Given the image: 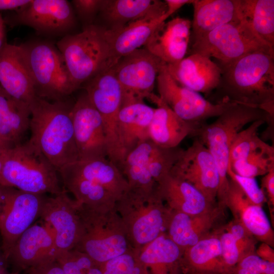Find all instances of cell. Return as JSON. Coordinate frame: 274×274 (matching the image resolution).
Listing matches in <instances>:
<instances>
[{
  "mask_svg": "<svg viewBox=\"0 0 274 274\" xmlns=\"http://www.w3.org/2000/svg\"><path fill=\"white\" fill-rule=\"evenodd\" d=\"M219 66L221 75L216 89L221 98L218 102L259 108L273 118L274 51H254Z\"/></svg>",
  "mask_w": 274,
  "mask_h": 274,
  "instance_id": "cell-1",
  "label": "cell"
},
{
  "mask_svg": "<svg viewBox=\"0 0 274 274\" xmlns=\"http://www.w3.org/2000/svg\"><path fill=\"white\" fill-rule=\"evenodd\" d=\"M73 105L67 99L50 102L37 96L29 105V140L57 171L78 160L71 115Z\"/></svg>",
  "mask_w": 274,
  "mask_h": 274,
  "instance_id": "cell-2",
  "label": "cell"
},
{
  "mask_svg": "<svg viewBox=\"0 0 274 274\" xmlns=\"http://www.w3.org/2000/svg\"><path fill=\"white\" fill-rule=\"evenodd\" d=\"M0 158V186L43 195L63 190L58 171L29 140L5 150Z\"/></svg>",
  "mask_w": 274,
  "mask_h": 274,
  "instance_id": "cell-3",
  "label": "cell"
},
{
  "mask_svg": "<svg viewBox=\"0 0 274 274\" xmlns=\"http://www.w3.org/2000/svg\"><path fill=\"white\" fill-rule=\"evenodd\" d=\"M56 46L75 91L101 70L111 68L110 30L107 27L87 26L78 33L62 37Z\"/></svg>",
  "mask_w": 274,
  "mask_h": 274,
  "instance_id": "cell-4",
  "label": "cell"
},
{
  "mask_svg": "<svg viewBox=\"0 0 274 274\" xmlns=\"http://www.w3.org/2000/svg\"><path fill=\"white\" fill-rule=\"evenodd\" d=\"M260 119L273 122L265 111L257 108L233 103L217 119L209 124H203L195 136L205 145L217 165L220 184L217 202L222 204L227 190L229 152L236 134L248 124Z\"/></svg>",
  "mask_w": 274,
  "mask_h": 274,
  "instance_id": "cell-5",
  "label": "cell"
},
{
  "mask_svg": "<svg viewBox=\"0 0 274 274\" xmlns=\"http://www.w3.org/2000/svg\"><path fill=\"white\" fill-rule=\"evenodd\" d=\"M21 45L25 52L36 96L51 101L67 99L75 91L57 46L43 41H31Z\"/></svg>",
  "mask_w": 274,
  "mask_h": 274,
  "instance_id": "cell-6",
  "label": "cell"
},
{
  "mask_svg": "<svg viewBox=\"0 0 274 274\" xmlns=\"http://www.w3.org/2000/svg\"><path fill=\"white\" fill-rule=\"evenodd\" d=\"M274 51L264 41L246 20L221 25L195 40L191 53L216 59L219 66L231 63L250 53Z\"/></svg>",
  "mask_w": 274,
  "mask_h": 274,
  "instance_id": "cell-7",
  "label": "cell"
},
{
  "mask_svg": "<svg viewBox=\"0 0 274 274\" xmlns=\"http://www.w3.org/2000/svg\"><path fill=\"white\" fill-rule=\"evenodd\" d=\"M83 85L102 119L108 146L107 158L118 166L122 161L117 133L118 117L122 103L121 86L111 67L101 70Z\"/></svg>",
  "mask_w": 274,
  "mask_h": 274,
  "instance_id": "cell-8",
  "label": "cell"
},
{
  "mask_svg": "<svg viewBox=\"0 0 274 274\" xmlns=\"http://www.w3.org/2000/svg\"><path fill=\"white\" fill-rule=\"evenodd\" d=\"M45 198L43 194L0 186L2 252L7 260L18 238L40 217Z\"/></svg>",
  "mask_w": 274,
  "mask_h": 274,
  "instance_id": "cell-9",
  "label": "cell"
},
{
  "mask_svg": "<svg viewBox=\"0 0 274 274\" xmlns=\"http://www.w3.org/2000/svg\"><path fill=\"white\" fill-rule=\"evenodd\" d=\"M159 97L180 118L198 127L210 118L218 117L233 103H213L199 93L177 83L168 73L166 64L157 78Z\"/></svg>",
  "mask_w": 274,
  "mask_h": 274,
  "instance_id": "cell-10",
  "label": "cell"
},
{
  "mask_svg": "<svg viewBox=\"0 0 274 274\" xmlns=\"http://www.w3.org/2000/svg\"><path fill=\"white\" fill-rule=\"evenodd\" d=\"M164 64L144 47L121 58L111 68L122 88V105L147 98Z\"/></svg>",
  "mask_w": 274,
  "mask_h": 274,
  "instance_id": "cell-11",
  "label": "cell"
},
{
  "mask_svg": "<svg viewBox=\"0 0 274 274\" xmlns=\"http://www.w3.org/2000/svg\"><path fill=\"white\" fill-rule=\"evenodd\" d=\"M13 26L23 25L46 36L71 34L76 24L71 3L66 0H30L10 19Z\"/></svg>",
  "mask_w": 274,
  "mask_h": 274,
  "instance_id": "cell-12",
  "label": "cell"
},
{
  "mask_svg": "<svg viewBox=\"0 0 274 274\" xmlns=\"http://www.w3.org/2000/svg\"><path fill=\"white\" fill-rule=\"evenodd\" d=\"M170 173L189 183L211 203L217 202L219 173L211 154L198 139L183 150Z\"/></svg>",
  "mask_w": 274,
  "mask_h": 274,
  "instance_id": "cell-13",
  "label": "cell"
},
{
  "mask_svg": "<svg viewBox=\"0 0 274 274\" xmlns=\"http://www.w3.org/2000/svg\"><path fill=\"white\" fill-rule=\"evenodd\" d=\"M71 115L78 160L107 158L102 119L85 91L73 104Z\"/></svg>",
  "mask_w": 274,
  "mask_h": 274,
  "instance_id": "cell-14",
  "label": "cell"
},
{
  "mask_svg": "<svg viewBox=\"0 0 274 274\" xmlns=\"http://www.w3.org/2000/svg\"><path fill=\"white\" fill-rule=\"evenodd\" d=\"M76 206L64 188L60 193L44 199L39 217L54 239L57 256L71 250L78 240L80 231L74 213Z\"/></svg>",
  "mask_w": 274,
  "mask_h": 274,
  "instance_id": "cell-15",
  "label": "cell"
},
{
  "mask_svg": "<svg viewBox=\"0 0 274 274\" xmlns=\"http://www.w3.org/2000/svg\"><path fill=\"white\" fill-rule=\"evenodd\" d=\"M0 87L11 96L29 106L37 96L22 46L5 42L0 48Z\"/></svg>",
  "mask_w": 274,
  "mask_h": 274,
  "instance_id": "cell-16",
  "label": "cell"
},
{
  "mask_svg": "<svg viewBox=\"0 0 274 274\" xmlns=\"http://www.w3.org/2000/svg\"><path fill=\"white\" fill-rule=\"evenodd\" d=\"M56 247L50 233L42 224H35L18 238L7 260L12 271L21 273L30 267L56 260Z\"/></svg>",
  "mask_w": 274,
  "mask_h": 274,
  "instance_id": "cell-17",
  "label": "cell"
},
{
  "mask_svg": "<svg viewBox=\"0 0 274 274\" xmlns=\"http://www.w3.org/2000/svg\"><path fill=\"white\" fill-rule=\"evenodd\" d=\"M192 22L187 18L175 17L160 23L144 48L166 64L182 60L187 52L191 34Z\"/></svg>",
  "mask_w": 274,
  "mask_h": 274,
  "instance_id": "cell-18",
  "label": "cell"
},
{
  "mask_svg": "<svg viewBox=\"0 0 274 274\" xmlns=\"http://www.w3.org/2000/svg\"><path fill=\"white\" fill-rule=\"evenodd\" d=\"M223 204L257 241L274 247V232L262 207L252 202L238 185L228 177Z\"/></svg>",
  "mask_w": 274,
  "mask_h": 274,
  "instance_id": "cell-19",
  "label": "cell"
},
{
  "mask_svg": "<svg viewBox=\"0 0 274 274\" xmlns=\"http://www.w3.org/2000/svg\"><path fill=\"white\" fill-rule=\"evenodd\" d=\"M166 68L177 83L199 93L215 90L221 75L218 63L198 53H191L177 63L166 64Z\"/></svg>",
  "mask_w": 274,
  "mask_h": 274,
  "instance_id": "cell-20",
  "label": "cell"
},
{
  "mask_svg": "<svg viewBox=\"0 0 274 274\" xmlns=\"http://www.w3.org/2000/svg\"><path fill=\"white\" fill-rule=\"evenodd\" d=\"M147 99L157 106L149 127V139L152 142L163 148H173L178 147L187 136H195L200 127L180 118L153 92Z\"/></svg>",
  "mask_w": 274,
  "mask_h": 274,
  "instance_id": "cell-21",
  "label": "cell"
},
{
  "mask_svg": "<svg viewBox=\"0 0 274 274\" xmlns=\"http://www.w3.org/2000/svg\"><path fill=\"white\" fill-rule=\"evenodd\" d=\"M154 110L144 101L121 106L118 117L117 133L122 162L130 152L150 139L149 127Z\"/></svg>",
  "mask_w": 274,
  "mask_h": 274,
  "instance_id": "cell-22",
  "label": "cell"
},
{
  "mask_svg": "<svg viewBox=\"0 0 274 274\" xmlns=\"http://www.w3.org/2000/svg\"><path fill=\"white\" fill-rule=\"evenodd\" d=\"M226 207L217 203L196 215L178 212L173 218L169 232L170 239L179 247L187 249L215 231Z\"/></svg>",
  "mask_w": 274,
  "mask_h": 274,
  "instance_id": "cell-23",
  "label": "cell"
},
{
  "mask_svg": "<svg viewBox=\"0 0 274 274\" xmlns=\"http://www.w3.org/2000/svg\"><path fill=\"white\" fill-rule=\"evenodd\" d=\"M167 19L153 14L110 30V67L122 57L146 45L156 27Z\"/></svg>",
  "mask_w": 274,
  "mask_h": 274,
  "instance_id": "cell-24",
  "label": "cell"
},
{
  "mask_svg": "<svg viewBox=\"0 0 274 274\" xmlns=\"http://www.w3.org/2000/svg\"><path fill=\"white\" fill-rule=\"evenodd\" d=\"M192 4L193 40L221 25L242 20L241 0H194Z\"/></svg>",
  "mask_w": 274,
  "mask_h": 274,
  "instance_id": "cell-25",
  "label": "cell"
},
{
  "mask_svg": "<svg viewBox=\"0 0 274 274\" xmlns=\"http://www.w3.org/2000/svg\"><path fill=\"white\" fill-rule=\"evenodd\" d=\"M164 2L156 0H104L99 14L111 26L117 28L150 15H164Z\"/></svg>",
  "mask_w": 274,
  "mask_h": 274,
  "instance_id": "cell-26",
  "label": "cell"
},
{
  "mask_svg": "<svg viewBox=\"0 0 274 274\" xmlns=\"http://www.w3.org/2000/svg\"><path fill=\"white\" fill-rule=\"evenodd\" d=\"M30 110L26 102L8 94L0 87V137L12 147L21 142L29 129Z\"/></svg>",
  "mask_w": 274,
  "mask_h": 274,
  "instance_id": "cell-27",
  "label": "cell"
},
{
  "mask_svg": "<svg viewBox=\"0 0 274 274\" xmlns=\"http://www.w3.org/2000/svg\"><path fill=\"white\" fill-rule=\"evenodd\" d=\"M219 229L186 249L188 274H227L222 257Z\"/></svg>",
  "mask_w": 274,
  "mask_h": 274,
  "instance_id": "cell-28",
  "label": "cell"
},
{
  "mask_svg": "<svg viewBox=\"0 0 274 274\" xmlns=\"http://www.w3.org/2000/svg\"><path fill=\"white\" fill-rule=\"evenodd\" d=\"M159 182L164 195L179 209V212L196 215L207 211L217 203H211L193 186L170 173Z\"/></svg>",
  "mask_w": 274,
  "mask_h": 274,
  "instance_id": "cell-29",
  "label": "cell"
},
{
  "mask_svg": "<svg viewBox=\"0 0 274 274\" xmlns=\"http://www.w3.org/2000/svg\"><path fill=\"white\" fill-rule=\"evenodd\" d=\"M63 172L98 183L111 192L122 187L121 172L108 158L77 160L62 167Z\"/></svg>",
  "mask_w": 274,
  "mask_h": 274,
  "instance_id": "cell-30",
  "label": "cell"
},
{
  "mask_svg": "<svg viewBox=\"0 0 274 274\" xmlns=\"http://www.w3.org/2000/svg\"><path fill=\"white\" fill-rule=\"evenodd\" d=\"M241 18L247 20L256 33L274 48V1L241 0Z\"/></svg>",
  "mask_w": 274,
  "mask_h": 274,
  "instance_id": "cell-31",
  "label": "cell"
},
{
  "mask_svg": "<svg viewBox=\"0 0 274 274\" xmlns=\"http://www.w3.org/2000/svg\"><path fill=\"white\" fill-rule=\"evenodd\" d=\"M267 122L265 119L254 121L236 134L230 148L229 164L252 154L274 152L273 146L265 142L258 135L259 128Z\"/></svg>",
  "mask_w": 274,
  "mask_h": 274,
  "instance_id": "cell-32",
  "label": "cell"
},
{
  "mask_svg": "<svg viewBox=\"0 0 274 274\" xmlns=\"http://www.w3.org/2000/svg\"><path fill=\"white\" fill-rule=\"evenodd\" d=\"M150 144L149 139L139 145L126 156L120 167L132 184L144 189L151 186L154 181L148 166Z\"/></svg>",
  "mask_w": 274,
  "mask_h": 274,
  "instance_id": "cell-33",
  "label": "cell"
},
{
  "mask_svg": "<svg viewBox=\"0 0 274 274\" xmlns=\"http://www.w3.org/2000/svg\"><path fill=\"white\" fill-rule=\"evenodd\" d=\"M83 246L86 254L92 259L102 262L123 254L126 243L122 236L115 234L105 238L84 241Z\"/></svg>",
  "mask_w": 274,
  "mask_h": 274,
  "instance_id": "cell-34",
  "label": "cell"
},
{
  "mask_svg": "<svg viewBox=\"0 0 274 274\" xmlns=\"http://www.w3.org/2000/svg\"><path fill=\"white\" fill-rule=\"evenodd\" d=\"M274 168V152L256 153L235 160L228 165L235 174L244 177L264 176Z\"/></svg>",
  "mask_w": 274,
  "mask_h": 274,
  "instance_id": "cell-35",
  "label": "cell"
},
{
  "mask_svg": "<svg viewBox=\"0 0 274 274\" xmlns=\"http://www.w3.org/2000/svg\"><path fill=\"white\" fill-rule=\"evenodd\" d=\"M180 253V248L170 238L160 235L149 245L141 259L146 263L171 264L178 260Z\"/></svg>",
  "mask_w": 274,
  "mask_h": 274,
  "instance_id": "cell-36",
  "label": "cell"
},
{
  "mask_svg": "<svg viewBox=\"0 0 274 274\" xmlns=\"http://www.w3.org/2000/svg\"><path fill=\"white\" fill-rule=\"evenodd\" d=\"M163 219L159 209H155L139 218L134 224L133 233L140 244H146L157 238L163 228Z\"/></svg>",
  "mask_w": 274,
  "mask_h": 274,
  "instance_id": "cell-37",
  "label": "cell"
},
{
  "mask_svg": "<svg viewBox=\"0 0 274 274\" xmlns=\"http://www.w3.org/2000/svg\"><path fill=\"white\" fill-rule=\"evenodd\" d=\"M79 255L70 250L58 254L56 261L65 274H102L93 265V260L89 256Z\"/></svg>",
  "mask_w": 274,
  "mask_h": 274,
  "instance_id": "cell-38",
  "label": "cell"
},
{
  "mask_svg": "<svg viewBox=\"0 0 274 274\" xmlns=\"http://www.w3.org/2000/svg\"><path fill=\"white\" fill-rule=\"evenodd\" d=\"M229 274H274V263L265 261L253 253L243 257Z\"/></svg>",
  "mask_w": 274,
  "mask_h": 274,
  "instance_id": "cell-39",
  "label": "cell"
},
{
  "mask_svg": "<svg viewBox=\"0 0 274 274\" xmlns=\"http://www.w3.org/2000/svg\"><path fill=\"white\" fill-rule=\"evenodd\" d=\"M224 228L233 237L241 259L248 255L255 253L258 241L240 223L234 220Z\"/></svg>",
  "mask_w": 274,
  "mask_h": 274,
  "instance_id": "cell-40",
  "label": "cell"
},
{
  "mask_svg": "<svg viewBox=\"0 0 274 274\" xmlns=\"http://www.w3.org/2000/svg\"><path fill=\"white\" fill-rule=\"evenodd\" d=\"M222 257L227 271L229 274L231 269L241 260V257L231 233L225 228L219 229Z\"/></svg>",
  "mask_w": 274,
  "mask_h": 274,
  "instance_id": "cell-41",
  "label": "cell"
},
{
  "mask_svg": "<svg viewBox=\"0 0 274 274\" xmlns=\"http://www.w3.org/2000/svg\"><path fill=\"white\" fill-rule=\"evenodd\" d=\"M228 177L234 181L240 187L247 197L254 203L263 207L266 202L264 192L257 182L256 178L239 176L228 169Z\"/></svg>",
  "mask_w": 274,
  "mask_h": 274,
  "instance_id": "cell-42",
  "label": "cell"
},
{
  "mask_svg": "<svg viewBox=\"0 0 274 274\" xmlns=\"http://www.w3.org/2000/svg\"><path fill=\"white\" fill-rule=\"evenodd\" d=\"M104 0H73L71 4L75 14L85 23L86 27L93 24L95 16L99 14Z\"/></svg>",
  "mask_w": 274,
  "mask_h": 274,
  "instance_id": "cell-43",
  "label": "cell"
},
{
  "mask_svg": "<svg viewBox=\"0 0 274 274\" xmlns=\"http://www.w3.org/2000/svg\"><path fill=\"white\" fill-rule=\"evenodd\" d=\"M134 267L132 258L128 254H122L109 260L104 274H131Z\"/></svg>",
  "mask_w": 274,
  "mask_h": 274,
  "instance_id": "cell-44",
  "label": "cell"
},
{
  "mask_svg": "<svg viewBox=\"0 0 274 274\" xmlns=\"http://www.w3.org/2000/svg\"><path fill=\"white\" fill-rule=\"evenodd\" d=\"M261 188L266 197L271 216L274 209V168L263 176Z\"/></svg>",
  "mask_w": 274,
  "mask_h": 274,
  "instance_id": "cell-45",
  "label": "cell"
},
{
  "mask_svg": "<svg viewBox=\"0 0 274 274\" xmlns=\"http://www.w3.org/2000/svg\"><path fill=\"white\" fill-rule=\"evenodd\" d=\"M20 274H65V273L58 262L54 260L30 267Z\"/></svg>",
  "mask_w": 274,
  "mask_h": 274,
  "instance_id": "cell-46",
  "label": "cell"
},
{
  "mask_svg": "<svg viewBox=\"0 0 274 274\" xmlns=\"http://www.w3.org/2000/svg\"><path fill=\"white\" fill-rule=\"evenodd\" d=\"M255 253L261 259L274 263V250L273 247L268 244L261 243L258 247L256 248Z\"/></svg>",
  "mask_w": 274,
  "mask_h": 274,
  "instance_id": "cell-47",
  "label": "cell"
},
{
  "mask_svg": "<svg viewBox=\"0 0 274 274\" xmlns=\"http://www.w3.org/2000/svg\"><path fill=\"white\" fill-rule=\"evenodd\" d=\"M194 0H165L166 11L165 15L168 18L183 6L192 4Z\"/></svg>",
  "mask_w": 274,
  "mask_h": 274,
  "instance_id": "cell-48",
  "label": "cell"
},
{
  "mask_svg": "<svg viewBox=\"0 0 274 274\" xmlns=\"http://www.w3.org/2000/svg\"><path fill=\"white\" fill-rule=\"evenodd\" d=\"M30 0H0V11L4 10H15L23 7Z\"/></svg>",
  "mask_w": 274,
  "mask_h": 274,
  "instance_id": "cell-49",
  "label": "cell"
},
{
  "mask_svg": "<svg viewBox=\"0 0 274 274\" xmlns=\"http://www.w3.org/2000/svg\"><path fill=\"white\" fill-rule=\"evenodd\" d=\"M5 21L0 13V48L6 42H5Z\"/></svg>",
  "mask_w": 274,
  "mask_h": 274,
  "instance_id": "cell-50",
  "label": "cell"
},
{
  "mask_svg": "<svg viewBox=\"0 0 274 274\" xmlns=\"http://www.w3.org/2000/svg\"><path fill=\"white\" fill-rule=\"evenodd\" d=\"M8 263L7 259L0 251V274H5L8 271Z\"/></svg>",
  "mask_w": 274,
  "mask_h": 274,
  "instance_id": "cell-51",
  "label": "cell"
},
{
  "mask_svg": "<svg viewBox=\"0 0 274 274\" xmlns=\"http://www.w3.org/2000/svg\"><path fill=\"white\" fill-rule=\"evenodd\" d=\"M13 147V146H12ZM11 147L9 145L4 142L0 137V154L5 150Z\"/></svg>",
  "mask_w": 274,
  "mask_h": 274,
  "instance_id": "cell-52",
  "label": "cell"
},
{
  "mask_svg": "<svg viewBox=\"0 0 274 274\" xmlns=\"http://www.w3.org/2000/svg\"><path fill=\"white\" fill-rule=\"evenodd\" d=\"M140 269L138 267H134L131 274H139Z\"/></svg>",
  "mask_w": 274,
  "mask_h": 274,
  "instance_id": "cell-53",
  "label": "cell"
},
{
  "mask_svg": "<svg viewBox=\"0 0 274 274\" xmlns=\"http://www.w3.org/2000/svg\"><path fill=\"white\" fill-rule=\"evenodd\" d=\"M20 273L14 271L9 272V271H7L5 274H20Z\"/></svg>",
  "mask_w": 274,
  "mask_h": 274,
  "instance_id": "cell-54",
  "label": "cell"
},
{
  "mask_svg": "<svg viewBox=\"0 0 274 274\" xmlns=\"http://www.w3.org/2000/svg\"><path fill=\"white\" fill-rule=\"evenodd\" d=\"M2 161H1V158H0V172H1V169H2Z\"/></svg>",
  "mask_w": 274,
  "mask_h": 274,
  "instance_id": "cell-55",
  "label": "cell"
}]
</instances>
